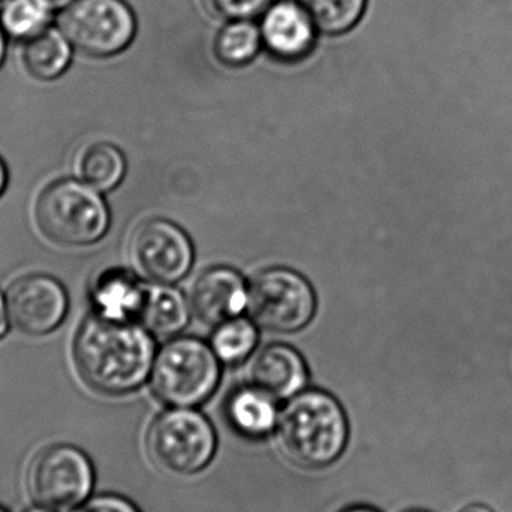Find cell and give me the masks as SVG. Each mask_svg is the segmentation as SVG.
<instances>
[{"mask_svg":"<svg viewBox=\"0 0 512 512\" xmlns=\"http://www.w3.org/2000/svg\"><path fill=\"white\" fill-rule=\"evenodd\" d=\"M189 307L182 292L167 283L146 285L138 324L158 337L176 336L188 325Z\"/></svg>","mask_w":512,"mask_h":512,"instance_id":"17","label":"cell"},{"mask_svg":"<svg viewBox=\"0 0 512 512\" xmlns=\"http://www.w3.org/2000/svg\"><path fill=\"white\" fill-rule=\"evenodd\" d=\"M48 3H50L51 6H53L56 11H59V9H62L63 6L68 5L71 0H47Z\"/></svg>","mask_w":512,"mask_h":512,"instance_id":"29","label":"cell"},{"mask_svg":"<svg viewBox=\"0 0 512 512\" xmlns=\"http://www.w3.org/2000/svg\"><path fill=\"white\" fill-rule=\"evenodd\" d=\"M259 32L273 59L295 63L312 53L319 30L298 0H274L261 15Z\"/></svg>","mask_w":512,"mask_h":512,"instance_id":"11","label":"cell"},{"mask_svg":"<svg viewBox=\"0 0 512 512\" xmlns=\"http://www.w3.org/2000/svg\"><path fill=\"white\" fill-rule=\"evenodd\" d=\"M146 285L125 270L102 274L93 286L92 298L98 315L114 321L137 322Z\"/></svg>","mask_w":512,"mask_h":512,"instance_id":"16","label":"cell"},{"mask_svg":"<svg viewBox=\"0 0 512 512\" xmlns=\"http://www.w3.org/2000/svg\"><path fill=\"white\" fill-rule=\"evenodd\" d=\"M258 343V330L254 322L233 318L218 325L212 337V348L219 360L228 364L246 360Z\"/></svg>","mask_w":512,"mask_h":512,"instance_id":"22","label":"cell"},{"mask_svg":"<svg viewBox=\"0 0 512 512\" xmlns=\"http://www.w3.org/2000/svg\"><path fill=\"white\" fill-rule=\"evenodd\" d=\"M221 378L218 355L194 337L168 342L156 355L150 373L153 393L173 408H194L206 402Z\"/></svg>","mask_w":512,"mask_h":512,"instance_id":"4","label":"cell"},{"mask_svg":"<svg viewBox=\"0 0 512 512\" xmlns=\"http://www.w3.org/2000/svg\"><path fill=\"white\" fill-rule=\"evenodd\" d=\"M6 185H8V171H6L5 164H3L2 159H0V197H2L3 192H5Z\"/></svg>","mask_w":512,"mask_h":512,"instance_id":"27","label":"cell"},{"mask_svg":"<svg viewBox=\"0 0 512 512\" xmlns=\"http://www.w3.org/2000/svg\"><path fill=\"white\" fill-rule=\"evenodd\" d=\"M252 321L277 333H294L315 315L316 297L310 283L288 268L262 271L248 288Z\"/></svg>","mask_w":512,"mask_h":512,"instance_id":"8","label":"cell"},{"mask_svg":"<svg viewBox=\"0 0 512 512\" xmlns=\"http://www.w3.org/2000/svg\"><path fill=\"white\" fill-rule=\"evenodd\" d=\"M262 48L261 32L251 20L228 21L215 38L219 62L231 68L248 65Z\"/></svg>","mask_w":512,"mask_h":512,"instance_id":"20","label":"cell"},{"mask_svg":"<svg viewBox=\"0 0 512 512\" xmlns=\"http://www.w3.org/2000/svg\"><path fill=\"white\" fill-rule=\"evenodd\" d=\"M251 381L276 400L291 399L306 387V363L291 346L271 345L255 358Z\"/></svg>","mask_w":512,"mask_h":512,"instance_id":"13","label":"cell"},{"mask_svg":"<svg viewBox=\"0 0 512 512\" xmlns=\"http://www.w3.org/2000/svg\"><path fill=\"white\" fill-rule=\"evenodd\" d=\"M74 360L92 390L120 396L137 390L149 378L155 343L137 322L90 315L75 334Z\"/></svg>","mask_w":512,"mask_h":512,"instance_id":"1","label":"cell"},{"mask_svg":"<svg viewBox=\"0 0 512 512\" xmlns=\"http://www.w3.org/2000/svg\"><path fill=\"white\" fill-rule=\"evenodd\" d=\"M460 512H493L490 508L484 507V505H471V507H466L465 510Z\"/></svg>","mask_w":512,"mask_h":512,"instance_id":"28","label":"cell"},{"mask_svg":"<svg viewBox=\"0 0 512 512\" xmlns=\"http://www.w3.org/2000/svg\"><path fill=\"white\" fill-rule=\"evenodd\" d=\"M279 414L276 399L255 385L234 391L225 405V417L231 429L251 441H261L273 433Z\"/></svg>","mask_w":512,"mask_h":512,"instance_id":"14","label":"cell"},{"mask_svg":"<svg viewBox=\"0 0 512 512\" xmlns=\"http://www.w3.org/2000/svg\"><path fill=\"white\" fill-rule=\"evenodd\" d=\"M6 307L12 325L29 336L56 330L68 312V295L59 280L47 274H27L9 286Z\"/></svg>","mask_w":512,"mask_h":512,"instance_id":"10","label":"cell"},{"mask_svg":"<svg viewBox=\"0 0 512 512\" xmlns=\"http://www.w3.org/2000/svg\"><path fill=\"white\" fill-rule=\"evenodd\" d=\"M216 433L210 421L189 408H174L159 415L146 447L150 462L165 474L189 477L206 469L216 453Z\"/></svg>","mask_w":512,"mask_h":512,"instance_id":"6","label":"cell"},{"mask_svg":"<svg viewBox=\"0 0 512 512\" xmlns=\"http://www.w3.org/2000/svg\"><path fill=\"white\" fill-rule=\"evenodd\" d=\"M75 168L87 185L96 191L107 192L122 182L126 161L123 153L113 144L96 143L78 153Z\"/></svg>","mask_w":512,"mask_h":512,"instance_id":"18","label":"cell"},{"mask_svg":"<svg viewBox=\"0 0 512 512\" xmlns=\"http://www.w3.org/2000/svg\"><path fill=\"white\" fill-rule=\"evenodd\" d=\"M6 42H8V36H6L5 30L0 26V68H2L3 62L6 59Z\"/></svg>","mask_w":512,"mask_h":512,"instance_id":"26","label":"cell"},{"mask_svg":"<svg viewBox=\"0 0 512 512\" xmlns=\"http://www.w3.org/2000/svg\"><path fill=\"white\" fill-rule=\"evenodd\" d=\"M0 512H5V511H3V510H0Z\"/></svg>","mask_w":512,"mask_h":512,"instance_id":"33","label":"cell"},{"mask_svg":"<svg viewBox=\"0 0 512 512\" xmlns=\"http://www.w3.org/2000/svg\"><path fill=\"white\" fill-rule=\"evenodd\" d=\"M280 453L304 469L333 465L348 444V418L340 403L324 391L295 394L277 420Z\"/></svg>","mask_w":512,"mask_h":512,"instance_id":"2","label":"cell"},{"mask_svg":"<svg viewBox=\"0 0 512 512\" xmlns=\"http://www.w3.org/2000/svg\"><path fill=\"white\" fill-rule=\"evenodd\" d=\"M6 2H8V0H0V9H2V6L5 5Z\"/></svg>","mask_w":512,"mask_h":512,"instance_id":"31","label":"cell"},{"mask_svg":"<svg viewBox=\"0 0 512 512\" xmlns=\"http://www.w3.org/2000/svg\"><path fill=\"white\" fill-rule=\"evenodd\" d=\"M56 12L47 0H8L0 9V26L8 38L24 42L53 26Z\"/></svg>","mask_w":512,"mask_h":512,"instance_id":"19","label":"cell"},{"mask_svg":"<svg viewBox=\"0 0 512 512\" xmlns=\"http://www.w3.org/2000/svg\"><path fill=\"white\" fill-rule=\"evenodd\" d=\"M6 331H8V321H6L5 301L0 295V339L5 336Z\"/></svg>","mask_w":512,"mask_h":512,"instance_id":"25","label":"cell"},{"mask_svg":"<svg viewBox=\"0 0 512 512\" xmlns=\"http://www.w3.org/2000/svg\"><path fill=\"white\" fill-rule=\"evenodd\" d=\"M411 512H423V511H411Z\"/></svg>","mask_w":512,"mask_h":512,"instance_id":"32","label":"cell"},{"mask_svg":"<svg viewBox=\"0 0 512 512\" xmlns=\"http://www.w3.org/2000/svg\"><path fill=\"white\" fill-rule=\"evenodd\" d=\"M274 0H203L210 14L224 20H252L261 17Z\"/></svg>","mask_w":512,"mask_h":512,"instance_id":"23","label":"cell"},{"mask_svg":"<svg viewBox=\"0 0 512 512\" xmlns=\"http://www.w3.org/2000/svg\"><path fill=\"white\" fill-rule=\"evenodd\" d=\"M35 222L50 242L75 248L101 240L110 227V213L92 186L57 180L36 198Z\"/></svg>","mask_w":512,"mask_h":512,"instance_id":"3","label":"cell"},{"mask_svg":"<svg viewBox=\"0 0 512 512\" xmlns=\"http://www.w3.org/2000/svg\"><path fill=\"white\" fill-rule=\"evenodd\" d=\"M191 304L201 321L219 325L243 312L248 304V288L233 268H210L195 282Z\"/></svg>","mask_w":512,"mask_h":512,"instance_id":"12","label":"cell"},{"mask_svg":"<svg viewBox=\"0 0 512 512\" xmlns=\"http://www.w3.org/2000/svg\"><path fill=\"white\" fill-rule=\"evenodd\" d=\"M74 53L71 42L54 23L33 38L21 42L20 60L30 77L38 81H53L68 71Z\"/></svg>","mask_w":512,"mask_h":512,"instance_id":"15","label":"cell"},{"mask_svg":"<svg viewBox=\"0 0 512 512\" xmlns=\"http://www.w3.org/2000/svg\"><path fill=\"white\" fill-rule=\"evenodd\" d=\"M54 23L77 53L93 59L123 53L138 29L126 0H71L56 12Z\"/></svg>","mask_w":512,"mask_h":512,"instance_id":"5","label":"cell"},{"mask_svg":"<svg viewBox=\"0 0 512 512\" xmlns=\"http://www.w3.org/2000/svg\"><path fill=\"white\" fill-rule=\"evenodd\" d=\"M129 254L141 276L167 285L183 279L194 262L189 237L164 219H152L141 225L132 236Z\"/></svg>","mask_w":512,"mask_h":512,"instance_id":"9","label":"cell"},{"mask_svg":"<svg viewBox=\"0 0 512 512\" xmlns=\"http://www.w3.org/2000/svg\"><path fill=\"white\" fill-rule=\"evenodd\" d=\"M343 512H378V511L373 510V508H369V507H352V508H348V510H345Z\"/></svg>","mask_w":512,"mask_h":512,"instance_id":"30","label":"cell"},{"mask_svg":"<svg viewBox=\"0 0 512 512\" xmlns=\"http://www.w3.org/2000/svg\"><path fill=\"white\" fill-rule=\"evenodd\" d=\"M325 35L337 36L357 26L366 11L367 0H298Z\"/></svg>","mask_w":512,"mask_h":512,"instance_id":"21","label":"cell"},{"mask_svg":"<svg viewBox=\"0 0 512 512\" xmlns=\"http://www.w3.org/2000/svg\"><path fill=\"white\" fill-rule=\"evenodd\" d=\"M78 512H140L128 499L105 495L93 499L84 510Z\"/></svg>","mask_w":512,"mask_h":512,"instance_id":"24","label":"cell"},{"mask_svg":"<svg viewBox=\"0 0 512 512\" xmlns=\"http://www.w3.org/2000/svg\"><path fill=\"white\" fill-rule=\"evenodd\" d=\"M93 468L86 454L71 445H50L39 451L27 469V492L39 508L66 512L92 492Z\"/></svg>","mask_w":512,"mask_h":512,"instance_id":"7","label":"cell"}]
</instances>
